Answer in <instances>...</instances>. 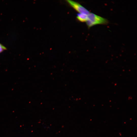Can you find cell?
I'll return each instance as SVG.
<instances>
[{
  "label": "cell",
  "mask_w": 137,
  "mask_h": 137,
  "mask_svg": "<svg viewBox=\"0 0 137 137\" xmlns=\"http://www.w3.org/2000/svg\"><path fill=\"white\" fill-rule=\"evenodd\" d=\"M7 50L6 47L2 44L0 43V53Z\"/></svg>",
  "instance_id": "4"
},
{
  "label": "cell",
  "mask_w": 137,
  "mask_h": 137,
  "mask_svg": "<svg viewBox=\"0 0 137 137\" xmlns=\"http://www.w3.org/2000/svg\"><path fill=\"white\" fill-rule=\"evenodd\" d=\"M108 22L106 19L90 12L88 15V20L86 22L89 28L96 25L106 24Z\"/></svg>",
  "instance_id": "1"
},
{
  "label": "cell",
  "mask_w": 137,
  "mask_h": 137,
  "mask_svg": "<svg viewBox=\"0 0 137 137\" xmlns=\"http://www.w3.org/2000/svg\"><path fill=\"white\" fill-rule=\"evenodd\" d=\"M67 1L73 8L79 13L88 15L90 13L88 10L78 3L71 0H67Z\"/></svg>",
  "instance_id": "2"
},
{
  "label": "cell",
  "mask_w": 137,
  "mask_h": 137,
  "mask_svg": "<svg viewBox=\"0 0 137 137\" xmlns=\"http://www.w3.org/2000/svg\"><path fill=\"white\" fill-rule=\"evenodd\" d=\"M77 18L78 20L81 22H86L88 20V15L79 13L77 14Z\"/></svg>",
  "instance_id": "3"
}]
</instances>
